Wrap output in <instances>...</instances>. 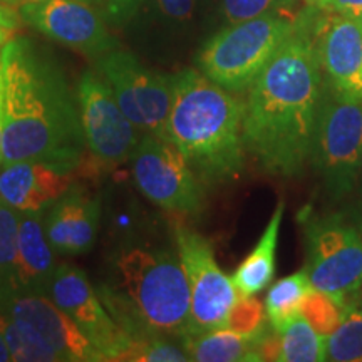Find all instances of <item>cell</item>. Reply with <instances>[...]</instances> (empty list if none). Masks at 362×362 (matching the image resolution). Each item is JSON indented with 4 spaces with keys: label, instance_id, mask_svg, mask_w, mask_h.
I'll return each mask as SVG.
<instances>
[{
    "label": "cell",
    "instance_id": "cell-15",
    "mask_svg": "<svg viewBox=\"0 0 362 362\" xmlns=\"http://www.w3.org/2000/svg\"><path fill=\"white\" fill-rule=\"evenodd\" d=\"M324 83L344 98L362 101V24L327 11L312 17Z\"/></svg>",
    "mask_w": 362,
    "mask_h": 362
},
{
    "label": "cell",
    "instance_id": "cell-27",
    "mask_svg": "<svg viewBox=\"0 0 362 362\" xmlns=\"http://www.w3.org/2000/svg\"><path fill=\"white\" fill-rule=\"evenodd\" d=\"M121 361L131 362H187L189 357L185 347L170 342V337L153 336L131 341L128 351L121 357Z\"/></svg>",
    "mask_w": 362,
    "mask_h": 362
},
{
    "label": "cell",
    "instance_id": "cell-23",
    "mask_svg": "<svg viewBox=\"0 0 362 362\" xmlns=\"http://www.w3.org/2000/svg\"><path fill=\"white\" fill-rule=\"evenodd\" d=\"M21 214L0 198V300L17 293L16 265Z\"/></svg>",
    "mask_w": 362,
    "mask_h": 362
},
{
    "label": "cell",
    "instance_id": "cell-3",
    "mask_svg": "<svg viewBox=\"0 0 362 362\" xmlns=\"http://www.w3.org/2000/svg\"><path fill=\"white\" fill-rule=\"evenodd\" d=\"M173 76V103L163 138L173 143L202 183H223L243 168L245 103L202 71Z\"/></svg>",
    "mask_w": 362,
    "mask_h": 362
},
{
    "label": "cell",
    "instance_id": "cell-39",
    "mask_svg": "<svg viewBox=\"0 0 362 362\" xmlns=\"http://www.w3.org/2000/svg\"><path fill=\"white\" fill-rule=\"evenodd\" d=\"M0 112H2V71H0Z\"/></svg>",
    "mask_w": 362,
    "mask_h": 362
},
{
    "label": "cell",
    "instance_id": "cell-20",
    "mask_svg": "<svg viewBox=\"0 0 362 362\" xmlns=\"http://www.w3.org/2000/svg\"><path fill=\"white\" fill-rule=\"evenodd\" d=\"M183 347L189 361L197 362H260L257 356L255 341L228 327L206 330L200 334H188Z\"/></svg>",
    "mask_w": 362,
    "mask_h": 362
},
{
    "label": "cell",
    "instance_id": "cell-26",
    "mask_svg": "<svg viewBox=\"0 0 362 362\" xmlns=\"http://www.w3.org/2000/svg\"><path fill=\"white\" fill-rule=\"evenodd\" d=\"M346 309L334 296L312 287L304 298L300 314L320 336L327 339L341 325Z\"/></svg>",
    "mask_w": 362,
    "mask_h": 362
},
{
    "label": "cell",
    "instance_id": "cell-5",
    "mask_svg": "<svg viewBox=\"0 0 362 362\" xmlns=\"http://www.w3.org/2000/svg\"><path fill=\"white\" fill-rule=\"evenodd\" d=\"M293 13H269L238 24H228L206 40L198 54V67L230 93L250 88L293 33Z\"/></svg>",
    "mask_w": 362,
    "mask_h": 362
},
{
    "label": "cell",
    "instance_id": "cell-35",
    "mask_svg": "<svg viewBox=\"0 0 362 362\" xmlns=\"http://www.w3.org/2000/svg\"><path fill=\"white\" fill-rule=\"evenodd\" d=\"M7 361H12V356L6 341H4L2 332H0V362H7Z\"/></svg>",
    "mask_w": 362,
    "mask_h": 362
},
{
    "label": "cell",
    "instance_id": "cell-31",
    "mask_svg": "<svg viewBox=\"0 0 362 362\" xmlns=\"http://www.w3.org/2000/svg\"><path fill=\"white\" fill-rule=\"evenodd\" d=\"M317 7L341 16L361 19L362 17V0H317Z\"/></svg>",
    "mask_w": 362,
    "mask_h": 362
},
{
    "label": "cell",
    "instance_id": "cell-12",
    "mask_svg": "<svg viewBox=\"0 0 362 362\" xmlns=\"http://www.w3.org/2000/svg\"><path fill=\"white\" fill-rule=\"evenodd\" d=\"M47 296L78 324L107 361H121L131 337L112 319L83 270L69 264H59Z\"/></svg>",
    "mask_w": 362,
    "mask_h": 362
},
{
    "label": "cell",
    "instance_id": "cell-24",
    "mask_svg": "<svg viewBox=\"0 0 362 362\" xmlns=\"http://www.w3.org/2000/svg\"><path fill=\"white\" fill-rule=\"evenodd\" d=\"M327 361L362 362V304L346 309L342 322L327 337Z\"/></svg>",
    "mask_w": 362,
    "mask_h": 362
},
{
    "label": "cell",
    "instance_id": "cell-22",
    "mask_svg": "<svg viewBox=\"0 0 362 362\" xmlns=\"http://www.w3.org/2000/svg\"><path fill=\"white\" fill-rule=\"evenodd\" d=\"M284 362L327 361V339L320 336L304 317L297 315L280 330Z\"/></svg>",
    "mask_w": 362,
    "mask_h": 362
},
{
    "label": "cell",
    "instance_id": "cell-18",
    "mask_svg": "<svg viewBox=\"0 0 362 362\" xmlns=\"http://www.w3.org/2000/svg\"><path fill=\"white\" fill-rule=\"evenodd\" d=\"M45 210L21 214L17 240V293L47 296L57 265L54 248L45 233Z\"/></svg>",
    "mask_w": 362,
    "mask_h": 362
},
{
    "label": "cell",
    "instance_id": "cell-36",
    "mask_svg": "<svg viewBox=\"0 0 362 362\" xmlns=\"http://www.w3.org/2000/svg\"><path fill=\"white\" fill-rule=\"evenodd\" d=\"M4 165V126H2V112H0V166Z\"/></svg>",
    "mask_w": 362,
    "mask_h": 362
},
{
    "label": "cell",
    "instance_id": "cell-29",
    "mask_svg": "<svg viewBox=\"0 0 362 362\" xmlns=\"http://www.w3.org/2000/svg\"><path fill=\"white\" fill-rule=\"evenodd\" d=\"M293 4L296 0H220V13L228 25L269 13H292Z\"/></svg>",
    "mask_w": 362,
    "mask_h": 362
},
{
    "label": "cell",
    "instance_id": "cell-6",
    "mask_svg": "<svg viewBox=\"0 0 362 362\" xmlns=\"http://www.w3.org/2000/svg\"><path fill=\"white\" fill-rule=\"evenodd\" d=\"M310 160L330 202L346 200L359 181L362 101L344 98L324 83Z\"/></svg>",
    "mask_w": 362,
    "mask_h": 362
},
{
    "label": "cell",
    "instance_id": "cell-41",
    "mask_svg": "<svg viewBox=\"0 0 362 362\" xmlns=\"http://www.w3.org/2000/svg\"><path fill=\"white\" fill-rule=\"evenodd\" d=\"M359 21H361V24H362V17H361V19H359Z\"/></svg>",
    "mask_w": 362,
    "mask_h": 362
},
{
    "label": "cell",
    "instance_id": "cell-16",
    "mask_svg": "<svg viewBox=\"0 0 362 362\" xmlns=\"http://www.w3.org/2000/svg\"><path fill=\"white\" fill-rule=\"evenodd\" d=\"M101 205L81 187H71L51 203L45 214V233L57 255H83L98 237Z\"/></svg>",
    "mask_w": 362,
    "mask_h": 362
},
{
    "label": "cell",
    "instance_id": "cell-37",
    "mask_svg": "<svg viewBox=\"0 0 362 362\" xmlns=\"http://www.w3.org/2000/svg\"><path fill=\"white\" fill-rule=\"evenodd\" d=\"M2 4H8V6L13 7H21V0H0Z\"/></svg>",
    "mask_w": 362,
    "mask_h": 362
},
{
    "label": "cell",
    "instance_id": "cell-1",
    "mask_svg": "<svg viewBox=\"0 0 362 362\" xmlns=\"http://www.w3.org/2000/svg\"><path fill=\"white\" fill-rule=\"evenodd\" d=\"M312 17L297 16L293 33L248 88L243 144L270 175L297 176L310 160L324 94Z\"/></svg>",
    "mask_w": 362,
    "mask_h": 362
},
{
    "label": "cell",
    "instance_id": "cell-38",
    "mask_svg": "<svg viewBox=\"0 0 362 362\" xmlns=\"http://www.w3.org/2000/svg\"><path fill=\"white\" fill-rule=\"evenodd\" d=\"M357 185H359V189H361V198H362V160H361V170H359V181H357Z\"/></svg>",
    "mask_w": 362,
    "mask_h": 362
},
{
    "label": "cell",
    "instance_id": "cell-32",
    "mask_svg": "<svg viewBox=\"0 0 362 362\" xmlns=\"http://www.w3.org/2000/svg\"><path fill=\"white\" fill-rule=\"evenodd\" d=\"M144 0H107V12L116 22H124L131 19Z\"/></svg>",
    "mask_w": 362,
    "mask_h": 362
},
{
    "label": "cell",
    "instance_id": "cell-34",
    "mask_svg": "<svg viewBox=\"0 0 362 362\" xmlns=\"http://www.w3.org/2000/svg\"><path fill=\"white\" fill-rule=\"evenodd\" d=\"M13 33H16V30L8 29V27L0 25V49H2L4 45H6V44L8 42V40H12Z\"/></svg>",
    "mask_w": 362,
    "mask_h": 362
},
{
    "label": "cell",
    "instance_id": "cell-11",
    "mask_svg": "<svg viewBox=\"0 0 362 362\" xmlns=\"http://www.w3.org/2000/svg\"><path fill=\"white\" fill-rule=\"evenodd\" d=\"M76 93L88 149L111 165L128 161L141 136L121 110L106 78L101 72L86 71Z\"/></svg>",
    "mask_w": 362,
    "mask_h": 362
},
{
    "label": "cell",
    "instance_id": "cell-9",
    "mask_svg": "<svg viewBox=\"0 0 362 362\" xmlns=\"http://www.w3.org/2000/svg\"><path fill=\"white\" fill-rule=\"evenodd\" d=\"M98 71L139 133L163 138L173 103V76L148 69L133 54L117 49L101 56Z\"/></svg>",
    "mask_w": 362,
    "mask_h": 362
},
{
    "label": "cell",
    "instance_id": "cell-14",
    "mask_svg": "<svg viewBox=\"0 0 362 362\" xmlns=\"http://www.w3.org/2000/svg\"><path fill=\"white\" fill-rule=\"evenodd\" d=\"M19 11L25 24L86 56L101 57L117 45L101 17L83 0H40Z\"/></svg>",
    "mask_w": 362,
    "mask_h": 362
},
{
    "label": "cell",
    "instance_id": "cell-21",
    "mask_svg": "<svg viewBox=\"0 0 362 362\" xmlns=\"http://www.w3.org/2000/svg\"><path fill=\"white\" fill-rule=\"evenodd\" d=\"M312 288L309 275L302 269L296 274L288 275L269 288L265 297V310L269 322L277 332L285 325L300 315L304 298Z\"/></svg>",
    "mask_w": 362,
    "mask_h": 362
},
{
    "label": "cell",
    "instance_id": "cell-33",
    "mask_svg": "<svg viewBox=\"0 0 362 362\" xmlns=\"http://www.w3.org/2000/svg\"><path fill=\"white\" fill-rule=\"evenodd\" d=\"M22 22L24 21H22L21 11H17V7L0 2V25L17 30Z\"/></svg>",
    "mask_w": 362,
    "mask_h": 362
},
{
    "label": "cell",
    "instance_id": "cell-19",
    "mask_svg": "<svg viewBox=\"0 0 362 362\" xmlns=\"http://www.w3.org/2000/svg\"><path fill=\"white\" fill-rule=\"evenodd\" d=\"M285 203L280 200L270 216L264 233L250 255L240 264L233 274V284L240 296H257L269 287L275 275V252L279 245L280 225H282Z\"/></svg>",
    "mask_w": 362,
    "mask_h": 362
},
{
    "label": "cell",
    "instance_id": "cell-40",
    "mask_svg": "<svg viewBox=\"0 0 362 362\" xmlns=\"http://www.w3.org/2000/svg\"><path fill=\"white\" fill-rule=\"evenodd\" d=\"M33 2H40V0H21V6H24V4H33Z\"/></svg>",
    "mask_w": 362,
    "mask_h": 362
},
{
    "label": "cell",
    "instance_id": "cell-30",
    "mask_svg": "<svg viewBox=\"0 0 362 362\" xmlns=\"http://www.w3.org/2000/svg\"><path fill=\"white\" fill-rule=\"evenodd\" d=\"M198 0H155V8L165 21L171 24H188L194 19Z\"/></svg>",
    "mask_w": 362,
    "mask_h": 362
},
{
    "label": "cell",
    "instance_id": "cell-42",
    "mask_svg": "<svg viewBox=\"0 0 362 362\" xmlns=\"http://www.w3.org/2000/svg\"><path fill=\"white\" fill-rule=\"evenodd\" d=\"M312 2H315V0H312Z\"/></svg>",
    "mask_w": 362,
    "mask_h": 362
},
{
    "label": "cell",
    "instance_id": "cell-7",
    "mask_svg": "<svg viewBox=\"0 0 362 362\" xmlns=\"http://www.w3.org/2000/svg\"><path fill=\"white\" fill-rule=\"evenodd\" d=\"M305 267L310 285L344 305L359 300L362 287V233L342 214L305 216Z\"/></svg>",
    "mask_w": 362,
    "mask_h": 362
},
{
    "label": "cell",
    "instance_id": "cell-43",
    "mask_svg": "<svg viewBox=\"0 0 362 362\" xmlns=\"http://www.w3.org/2000/svg\"><path fill=\"white\" fill-rule=\"evenodd\" d=\"M315 2H317V0H315ZM315 2H314V4H315Z\"/></svg>",
    "mask_w": 362,
    "mask_h": 362
},
{
    "label": "cell",
    "instance_id": "cell-13",
    "mask_svg": "<svg viewBox=\"0 0 362 362\" xmlns=\"http://www.w3.org/2000/svg\"><path fill=\"white\" fill-rule=\"evenodd\" d=\"M0 312L47 344L61 362H106L78 324L44 293H13L0 300Z\"/></svg>",
    "mask_w": 362,
    "mask_h": 362
},
{
    "label": "cell",
    "instance_id": "cell-8",
    "mask_svg": "<svg viewBox=\"0 0 362 362\" xmlns=\"http://www.w3.org/2000/svg\"><path fill=\"white\" fill-rule=\"evenodd\" d=\"M131 161L136 185L155 205L181 216L197 215L202 210L203 183L168 139L143 134Z\"/></svg>",
    "mask_w": 362,
    "mask_h": 362
},
{
    "label": "cell",
    "instance_id": "cell-10",
    "mask_svg": "<svg viewBox=\"0 0 362 362\" xmlns=\"http://www.w3.org/2000/svg\"><path fill=\"white\" fill-rule=\"evenodd\" d=\"M175 240L192 293L188 334L226 327L230 310L240 296L233 280L216 264L214 248L200 233L178 225Z\"/></svg>",
    "mask_w": 362,
    "mask_h": 362
},
{
    "label": "cell",
    "instance_id": "cell-17",
    "mask_svg": "<svg viewBox=\"0 0 362 362\" xmlns=\"http://www.w3.org/2000/svg\"><path fill=\"white\" fill-rule=\"evenodd\" d=\"M72 187V171L44 161H16L0 170V198L19 214L47 210Z\"/></svg>",
    "mask_w": 362,
    "mask_h": 362
},
{
    "label": "cell",
    "instance_id": "cell-25",
    "mask_svg": "<svg viewBox=\"0 0 362 362\" xmlns=\"http://www.w3.org/2000/svg\"><path fill=\"white\" fill-rule=\"evenodd\" d=\"M0 332L11 351L12 361L17 362H61L59 356L47 344L39 341L21 325L0 312Z\"/></svg>",
    "mask_w": 362,
    "mask_h": 362
},
{
    "label": "cell",
    "instance_id": "cell-4",
    "mask_svg": "<svg viewBox=\"0 0 362 362\" xmlns=\"http://www.w3.org/2000/svg\"><path fill=\"white\" fill-rule=\"evenodd\" d=\"M96 291L131 341L188 334L192 293L178 253L124 248L112 260L111 282Z\"/></svg>",
    "mask_w": 362,
    "mask_h": 362
},
{
    "label": "cell",
    "instance_id": "cell-28",
    "mask_svg": "<svg viewBox=\"0 0 362 362\" xmlns=\"http://www.w3.org/2000/svg\"><path fill=\"white\" fill-rule=\"evenodd\" d=\"M267 310L255 296H238L228 319L226 327L250 339H257L267 329Z\"/></svg>",
    "mask_w": 362,
    "mask_h": 362
},
{
    "label": "cell",
    "instance_id": "cell-2",
    "mask_svg": "<svg viewBox=\"0 0 362 362\" xmlns=\"http://www.w3.org/2000/svg\"><path fill=\"white\" fill-rule=\"evenodd\" d=\"M4 165L44 161L74 171L86 139L78 93L52 59L29 39L0 49Z\"/></svg>",
    "mask_w": 362,
    "mask_h": 362
}]
</instances>
